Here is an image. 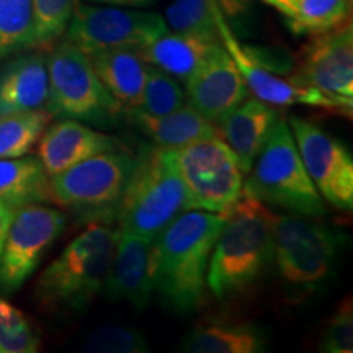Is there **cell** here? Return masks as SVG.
Returning a JSON list of instances; mask_svg holds the SVG:
<instances>
[{"label":"cell","instance_id":"obj_1","mask_svg":"<svg viewBox=\"0 0 353 353\" xmlns=\"http://www.w3.org/2000/svg\"><path fill=\"white\" fill-rule=\"evenodd\" d=\"M228 214L187 210L152 237L149 276L152 290L176 312L200 306L206 290V270Z\"/></svg>","mask_w":353,"mask_h":353},{"label":"cell","instance_id":"obj_2","mask_svg":"<svg viewBox=\"0 0 353 353\" xmlns=\"http://www.w3.org/2000/svg\"><path fill=\"white\" fill-rule=\"evenodd\" d=\"M272 211L242 195L229 211L206 270V286L214 298L239 296L257 283L273 260Z\"/></svg>","mask_w":353,"mask_h":353},{"label":"cell","instance_id":"obj_3","mask_svg":"<svg viewBox=\"0 0 353 353\" xmlns=\"http://www.w3.org/2000/svg\"><path fill=\"white\" fill-rule=\"evenodd\" d=\"M118 241V231L94 223L79 234L46 267L37 285V298L44 307L81 314L103 291Z\"/></svg>","mask_w":353,"mask_h":353},{"label":"cell","instance_id":"obj_4","mask_svg":"<svg viewBox=\"0 0 353 353\" xmlns=\"http://www.w3.org/2000/svg\"><path fill=\"white\" fill-rule=\"evenodd\" d=\"M183 211L187 200L174 154L157 145L144 148L118 205L120 229L152 239Z\"/></svg>","mask_w":353,"mask_h":353},{"label":"cell","instance_id":"obj_5","mask_svg":"<svg viewBox=\"0 0 353 353\" xmlns=\"http://www.w3.org/2000/svg\"><path fill=\"white\" fill-rule=\"evenodd\" d=\"M247 175L244 193L263 205L278 206L307 218L325 214L324 198L304 169L296 143L283 118H278Z\"/></svg>","mask_w":353,"mask_h":353},{"label":"cell","instance_id":"obj_6","mask_svg":"<svg viewBox=\"0 0 353 353\" xmlns=\"http://www.w3.org/2000/svg\"><path fill=\"white\" fill-rule=\"evenodd\" d=\"M48 105L51 117L70 118L100 128L117 126L123 120V108L110 95L85 52L61 41L46 56Z\"/></svg>","mask_w":353,"mask_h":353},{"label":"cell","instance_id":"obj_7","mask_svg":"<svg viewBox=\"0 0 353 353\" xmlns=\"http://www.w3.org/2000/svg\"><path fill=\"white\" fill-rule=\"evenodd\" d=\"M172 154L187 210L228 214L244 195V170L219 136L193 141Z\"/></svg>","mask_w":353,"mask_h":353},{"label":"cell","instance_id":"obj_8","mask_svg":"<svg viewBox=\"0 0 353 353\" xmlns=\"http://www.w3.org/2000/svg\"><path fill=\"white\" fill-rule=\"evenodd\" d=\"M136 157L120 149L101 152L50 176V200L101 223L117 218Z\"/></svg>","mask_w":353,"mask_h":353},{"label":"cell","instance_id":"obj_9","mask_svg":"<svg viewBox=\"0 0 353 353\" xmlns=\"http://www.w3.org/2000/svg\"><path fill=\"white\" fill-rule=\"evenodd\" d=\"M273 260L286 283L311 290L332 270L342 237L332 228L303 214H272Z\"/></svg>","mask_w":353,"mask_h":353},{"label":"cell","instance_id":"obj_10","mask_svg":"<svg viewBox=\"0 0 353 353\" xmlns=\"http://www.w3.org/2000/svg\"><path fill=\"white\" fill-rule=\"evenodd\" d=\"M169 32L156 12L77 2L64 39L90 54L101 50L141 51Z\"/></svg>","mask_w":353,"mask_h":353},{"label":"cell","instance_id":"obj_11","mask_svg":"<svg viewBox=\"0 0 353 353\" xmlns=\"http://www.w3.org/2000/svg\"><path fill=\"white\" fill-rule=\"evenodd\" d=\"M65 228L63 211L32 203L15 210L0 255V290H20Z\"/></svg>","mask_w":353,"mask_h":353},{"label":"cell","instance_id":"obj_12","mask_svg":"<svg viewBox=\"0 0 353 353\" xmlns=\"http://www.w3.org/2000/svg\"><path fill=\"white\" fill-rule=\"evenodd\" d=\"M288 126L312 183L335 208H353V159L341 141L316 123L291 117Z\"/></svg>","mask_w":353,"mask_h":353},{"label":"cell","instance_id":"obj_13","mask_svg":"<svg viewBox=\"0 0 353 353\" xmlns=\"http://www.w3.org/2000/svg\"><path fill=\"white\" fill-rule=\"evenodd\" d=\"M304 48L294 79L316 88L343 110L353 108V30L350 20L329 32L312 34Z\"/></svg>","mask_w":353,"mask_h":353},{"label":"cell","instance_id":"obj_14","mask_svg":"<svg viewBox=\"0 0 353 353\" xmlns=\"http://www.w3.org/2000/svg\"><path fill=\"white\" fill-rule=\"evenodd\" d=\"M216 21H218L221 44L231 54L237 69L244 77L247 87H249V92H252L259 100L272 105V107L309 105V107H319L332 110V112H343L334 100H330L327 95L316 90V88L301 85L291 77L283 79L255 64L242 50V43L234 37L229 21L224 19L219 7L218 12H216Z\"/></svg>","mask_w":353,"mask_h":353},{"label":"cell","instance_id":"obj_15","mask_svg":"<svg viewBox=\"0 0 353 353\" xmlns=\"http://www.w3.org/2000/svg\"><path fill=\"white\" fill-rule=\"evenodd\" d=\"M187 103L206 120L218 123L249 97V87L223 44L185 83Z\"/></svg>","mask_w":353,"mask_h":353},{"label":"cell","instance_id":"obj_16","mask_svg":"<svg viewBox=\"0 0 353 353\" xmlns=\"http://www.w3.org/2000/svg\"><path fill=\"white\" fill-rule=\"evenodd\" d=\"M151 241L118 229L117 247L103 286L110 301H125L139 311L151 301L154 291L149 276Z\"/></svg>","mask_w":353,"mask_h":353},{"label":"cell","instance_id":"obj_17","mask_svg":"<svg viewBox=\"0 0 353 353\" xmlns=\"http://www.w3.org/2000/svg\"><path fill=\"white\" fill-rule=\"evenodd\" d=\"M114 149H118V143L112 136L94 130L87 123L83 125L82 121L64 118L50 128L46 126L39 138L38 159L46 174L52 176L85 159Z\"/></svg>","mask_w":353,"mask_h":353},{"label":"cell","instance_id":"obj_18","mask_svg":"<svg viewBox=\"0 0 353 353\" xmlns=\"http://www.w3.org/2000/svg\"><path fill=\"white\" fill-rule=\"evenodd\" d=\"M278 118L280 114L272 105L259 99H245L216 123L219 138L237 157L245 175L249 174Z\"/></svg>","mask_w":353,"mask_h":353},{"label":"cell","instance_id":"obj_19","mask_svg":"<svg viewBox=\"0 0 353 353\" xmlns=\"http://www.w3.org/2000/svg\"><path fill=\"white\" fill-rule=\"evenodd\" d=\"M48 65L41 52L23 54L0 68V114L46 108Z\"/></svg>","mask_w":353,"mask_h":353},{"label":"cell","instance_id":"obj_20","mask_svg":"<svg viewBox=\"0 0 353 353\" xmlns=\"http://www.w3.org/2000/svg\"><path fill=\"white\" fill-rule=\"evenodd\" d=\"M123 118L138 126L157 148L169 149V151H175L193 141L219 136L214 123L206 120L188 103L161 117L143 113L136 108H125Z\"/></svg>","mask_w":353,"mask_h":353},{"label":"cell","instance_id":"obj_21","mask_svg":"<svg viewBox=\"0 0 353 353\" xmlns=\"http://www.w3.org/2000/svg\"><path fill=\"white\" fill-rule=\"evenodd\" d=\"M221 41L185 33H164L138 51L148 64L187 83Z\"/></svg>","mask_w":353,"mask_h":353},{"label":"cell","instance_id":"obj_22","mask_svg":"<svg viewBox=\"0 0 353 353\" xmlns=\"http://www.w3.org/2000/svg\"><path fill=\"white\" fill-rule=\"evenodd\" d=\"M97 77L123 108L136 107L143 95L149 64L136 51L101 50L87 54Z\"/></svg>","mask_w":353,"mask_h":353},{"label":"cell","instance_id":"obj_23","mask_svg":"<svg viewBox=\"0 0 353 353\" xmlns=\"http://www.w3.org/2000/svg\"><path fill=\"white\" fill-rule=\"evenodd\" d=\"M0 200L12 208L50 200V175L38 157L0 159Z\"/></svg>","mask_w":353,"mask_h":353},{"label":"cell","instance_id":"obj_24","mask_svg":"<svg viewBox=\"0 0 353 353\" xmlns=\"http://www.w3.org/2000/svg\"><path fill=\"white\" fill-rule=\"evenodd\" d=\"M263 347V334L245 324L200 325L183 342L190 353H257Z\"/></svg>","mask_w":353,"mask_h":353},{"label":"cell","instance_id":"obj_25","mask_svg":"<svg viewBox=\"0 0 353 353\" xmlns=\"http://www.w3.org/2000/svg\"><path fill=\"white\" fill-rule=\"evenodd\" d=\"M350 0H294L286 25L294 34H319L350 20Z\"/></svg>","mask_w":353,"mask_h":353},{"label":"cell","instance_id":"obj_26","mask_svg":"<svg viewBox=\"0 0 353 353\" xmlns=\"http://www.w3.org/2000/svg\"><path fill=\"white\" fill-rule=\"evenodd\" d=\"M51 120L46 108L0 114V159L28 154L38 143Z\"/></svg>","mask_w":353,"mask_h":353},{"label":"cell","instance_id":"obj_27","mask_svg":"<svg viewBox=\"0 0 353 353\" xmlns=\"http://www.w3.org/2000/svg\"><path fill=\"white\" fill-rule=\"evenodd\" d=\"M34 46L32 0H0V61Z\"/></svg>","mask_w":353,"mask_h":353},{"label":"cell","instance_id":"obj_28","mask_svg":"<svg viewBox=\"0 0 353 353\" xmlns=\"http://www.w3.org/2000/svg\"><path fill=\"white\" fill-rule=\"evenodd\" d=\"M216 0H175L165 10V23L175 33L195 34V37L221 41Z\"/></svg>","mask_w":353,"mask_h":353},{"label":"cell","instance_id":"obj_29","mask_svg":"<svg viewBox=\"0 0 353 353\" xmlns=\"http://www.w3.org/2000/svg\"><path fill=\"white\" fill-rule=\"evenodd\" d=\"M185 103H187V97H185L182 83L170 74L149 64L143 95H141L139 103L131 108L161 117V114H169L182 108Z\"/></svg>","mask_w":353,"mask_h":353},{"label":"cell","instance_id":"obj_30","mask_svg":"<svg viewBox=\"0 0 353 353\" xmlns=\"http://www.w3.org/2000/svg\"><path fill=\"white\" fill-rule=\"evenodd\" d=\"M77 0H32L37 46H48L65 33Z\"/></svg>","mask_w":353,"mask_h":353},{"label":"cell","instance_id":"obj_31","mask_svg":"<svg viewBox=\"0 0 353 353\" xmlns=\"http://www.w3.org/2000/svg\"><path fill=\"white\" fill-rule=\"evenodd\" d=\"M151 343L141 330L128 325L108 324L95 329L83 343L90 353H148Z\"/></svg>","mask_w":353,"mask_h":353},{"label":"cell","instance_id":"obj_32","mask_svg":"<svg viewBox=\"0 0 353 353\" xmlns=\"http://www.w3.org/2000/svg\"><path fill=\"white\" fill-rule=\"evenodd\" d=\"M39 339L26 317L0 298V353H34Z\"/></svg>","mask_w":353,"mask_h":353},{"label":"cell","instance_id":"obj_33","mask_svg":"<svg viewBox=\"0 0 353 353\" xmlns=\"http://www.w3.org/2000/svg\"><path fill=\"white\" fill-rule=\"evenodd\" d=\"M321 350L325 353L353 352V306L348 296L339 304L322 334Z\"/></svg>","mask_w":353,"mask_h":353},{"label":"cell","instance_id":"obj_34","mask_svg":"<svg viewBox=\"0 0 353 353\" xmlns=\"http://www.w3.org/2000/svg\"><path fill=\"white\" fill-rule=\"evenodd\" d=\"M13 214H15V208H12L10 205L0 200V255H2V249L3 244H6V237L8 228H10Z\"/></svg>","mask_w":353,"mask_h":353},{"label":"cell","instance_id":"obj_35","mask_svg":"<svg viewBox=\"0 0 353 353\" xmlns=\"http://www.w3.org/2000/svg\"><path fill=\"white\" fill-rule=\"evenodd\" d=\"M90 3H99V6H112V7H128V8H143L151 7L157 0H87Z\"/></svg>","mask_w":353,"mask_h":353},{"label":"cell","instance_id":"obj_36","mask_svg":"<svg viewBox=\"0 0 353 353\" xmlns=\"http://www.w3.org/2000/svg\"><path fill=\"white\" fill-rule=\"evenodd\" d=\"M263 2L268 3V6L275 7L276 10L281 13V15H286L291 8V6L294 3V0H263Z\"/></svg>","mask_w":353,"mask_h":353}]
</instances>
